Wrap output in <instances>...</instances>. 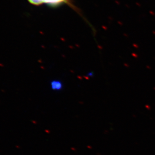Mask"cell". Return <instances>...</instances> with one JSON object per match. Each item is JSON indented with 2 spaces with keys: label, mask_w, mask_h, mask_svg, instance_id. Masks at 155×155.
<instances>
[{
  "label": "cell",
  "mask_w": 155,
  "mask_h": 155,
  "mask_svg": "<svg viewBox=\"0 0 155 155\" xmlns=\"http://www.w3.org/2000/svg\"><path fill=\"white\" fill-rule=\"evenodd\" d=\"M31 4L34 5L46 4L50 7H56L63 4V3H69V0H27Z\"/></svg>",
  "instance_id": "cell-1"
}]
</instances>
